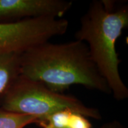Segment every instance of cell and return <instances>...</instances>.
I'll list each match as a JSON object with an SVG mask.
<instances>
[{"label":"cell","mask_w":128,"mask_h":128,"mask_svg":"<svg viewBox=\"0 0 128 128\" xmlns=\"http://www.w3.org/2000/svg\"><path fill=\"white\" fill-rule=\"evenodd\" d=\"M100 128H127L126 126L122 124L120 122L114 120L105 123L100 126Z\"/></svg>","instance_id":"10"},{"label":"cell","mask_w":128,"mask_h":128,"mask_svg":"<svg viewBox=\"0 0 128 128\" xmlns=\"http://www.w3.org/2000/svg\"><path fill=\"white\" fill-rule=\"evenodd\" d=\"M70 128H92V124L87 118L72 112L70 117Z\"/></svg>","instance_id":"9"},{"label":"cell","mask_w":128,"mask_h":128,"mask_svg":"<svg viewBox=\"0 0 128 128\" xmlns=\"http://www.w3.org/2000/svg\"><path fill=\"white\" fill-rule=\"evenodd\" d=\"M21 54H0V98H3L21 75Z\"/></svg>","instance_id":"6"},{"label":"cell","mask_w":128,"mask_h":128,"mask_svg":"<svg viewBox=\"0 0 128 128\" xmlns=\"http://www.w3.org/2000/svg\"><path fill=\"white\" fill-rule=\"evenodd\" d=\"M68 21L39 17L12 22H0V54H22L28 49L66 33Z\"/></svg>","instance_id":"4"},{"label":"cell","mask_w":128,"mask_h":128,"mask_svg":"<svg viewBox=\"0 0 128 128\" xmlns=\"http://www.w3.org/2000/svg\"><path fill=\"white\" fill-rule=\"evenodd\" d=\"M2 100L1 109L34 116L38 119L66 109L86 118L102 119L97 108L87 106L74 96L53 92L43 83L22 75Z\"/></svg>","instance_id":"3"},{"label":"cell","mask_w":128,"mask_h":128,"mask_svg":"<svg viewBox=\"0 0 128 128\" xmlns=\"http://www.w3.org/2000/svg\"><path fill=\"white\" fill-rule=\"evenodd\" d=\"M72 112L66 109L56 112L38 119L36 124L42 128H70V117Z\"/></svg>","instance_id":"8"},{"label":"cell","mask_w":128,"mask_h":128,"mask_svg":"<svg viewBox=\"0 0 128 128\" xmlns=\"http://www.w3.org/2000/svg\"><path fill=\"white\" fill-rule=\"evenodd\" d=\"M21 75L43 83L53 92L64 93L72 85L112 94L84 42H47L20 55Z\"/></svg>","instance_id":"1"},{"label":"cell","mask_w":128,"mask_h":128,"mask_svg":"<svg viewBox=\"0 0 128 128\" xmlns=\"http://www.w3.org/2000/svg\"><path fill=\"white\" fill-rule=\"evenodd\" d=\"M111 1H92L81 18L76 40L84 42L112 94L117 100L128 97V88L119 71L120 63L116 52V42L128 27V6L115 7Z\"/></svg>","instance_id":"2"},{"label":"cell","mask_w":128,"mask_h":128,"mask_svg":"<svg viewBox=\"0 0 128 128\" xmlns=\"http://www.w3.org/2000/svg\"><path fill=\"white\" fill-rule=\"evenodd\" d=\"M65 0H0V22H12L39 17L59 18L71 9Z\"/></svg>","instance_id":"5"},{"label":"cell","mask_w":128,"mask_h":128,"mask_svg":"<svg viewBox=\"0 0 128 128\" xmlns=\"http://www.w3.org/2000/svg\"><path fill=\"white\" fill-rule=\"evenodd\" d=\"M38 119L36 117L0 108V128H24L30 124H36Z\"/></svg>","instance_id":"7"}]
</instances>
